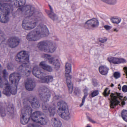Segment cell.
Returning a JSON list of instances; mask_svg holds the SVG:
<instances>
[{
  "label": "cell",
  "mask_w": 127,
  "mask_h": 127,
  "mask_svg": "<svg viewBox=\"0 0 127 127\" xmlns=\"http://www.w3.org/2000/svg\"><path fill=\"white\" fill-rule=\"evenodd\" d=\"M121 18L119 17H114L111 18V22L115 24H119L121 22Z\"/></svg>",
  "instance_id": "obj_28"
},
{
  "label": "cell",
  "mask_w": 127,
  "mask_h": 127,
  "mask_svg": "<svg viewBox=\"0 0 127 127\" xmlns=\"http://www.w3.org/2000/svg\"><path fill=\"white\" fill-rule=\"evenodd\" d=\"M1 70H2V67H1V65L0 64V73L1 72Z\"/></svg>",
  "instance_id": "obj_45"
},
{
  "label": "cell",
  "mask_w": 127,
  "mask_h": 127,
  "mask_svg": "<svg viewBox=\"0 0 127 127\" xmlns=\"http://www.w3.org/2000/svg\"><path fill=\"white\" fill-rule=\"evenodd\" d=\"M71 65L70 63L67 62L65 65V74H69L71 72Z\"/></svg>",
  "instance_id": "obj_27"
},
{
  "label": "cell",
  "mask_w": 127,
  "mask_h": 127,
  "mask_svg": "<svg viewBox=\"0 0 127 127\" xmlns=\"http://www.w3.org/2000/svg\"><path fill=\"white\" fill-rule=\"evenodd\" d=\"M15 60L19 64H28L29 62V56L27 52L21 51L16 55Z\"/></svg>",
  "instance_id": "obj_11"
},
{
  "label": "cell",
  "mask_w": 127,
  "mask_h": 127,
  "mask_svg": "<svg viewBox=\"0 0 127 127\" xmlns=\"http://www.w3.org/2000/svg\"><path fill=\"white\" fill-rule=\"evenodd\" d=\"M85 95L84 96V98H83V99H82V102L81 104V106L83 105L84 104V102L85 99V98H86V96H87V91L85 92Z\"/></svg>",
  "instance_id": "obj_37"
},
{
  "label": "cell",
  "mask_w": 127,
  "mask_h": 127,
  "mask_svg": "<svg viewBox=\"0 0 127 127\" xmlns=\"http://www.w3.org/2000/svg\"><path fill=\"white\" fill-rule=\"evenodd\" d=\"M57 113L62 118L65 120H68L70 118L69 108L66 103L64 101L58 102L56 107Z\"/></svg>",
  "instance_id": "obj_3"
},
{
  "label": "cell",
  "mask_w": 127,
  "mask_h": 127,
  "mask_svg": "<svg viewBox=\"0 0 127 127\" xmlns=\"http://www.w3.org/2000/svg\"><path fill=\"white\" fill-rule=\"evenodd\" d=\"M3 76L4 77H6V76H7V72H6V71L5 70H4L3 72Z\"/></svg>",
  "instance_id": "obj_42"
},
{
  "label": "cell",
  "mask_w": 127,
  "mask_h": 127,
  "mask_svg": "<svg viewBox=\"0 0 127 127\" xmlns=\"http://www.w3.org/2000/svg\"><path fill=\"white\" fill-rule=\"evenodd\" d=\"M41 82V83H48L52 82L53 81V78L51 76H44L40 79Z\"/></svg>",
  "instance_id": "obj_23"
},
{
  "label": "cell",
  "mask_w": 127,
  "mask_h": 127,
  "mask_svg": "<svg viewBox=\"0 0 127 127\" xmlns=\"http://www.w3.org/2000/svg\"><path fill=\"white\" fill-rule=\"evenodd\" d=\"M40 66L44 70L49 72H52L53 69L52 67L49 65L47 64L46 63L44 62H41L40 64Z\"/></svg>",
  "instance_id": "obj_22"
},
{
  "label": "cell",
  "mask_w": 127,
  "mask_h": 127,
  "mask_svg": "<svg viewBox=\"0 0 127 127\" xmlns=\"http://www.w3.org/2000/svg\"><path fill=\"white\" fill-rule=\"evenodd\" d=\"M34 8L31 6H22L18 9L16 12V15L20 17H26L31 16L34 12Z\"/></svg>",
  "instance_id": "obj_7"
},
{
  "label": "cell",
  "mask_w": 127,
  "mask_h": 127,
  "mask_svg": "<svg viewBox=\"0 0 127 127\" xmlns=\"http://www.w3.org/2000/svg\"><path fill=\"white\" fill-rule=\"evenodd\" d=\"M99 41L101 43H105V42L107 41V38H101V39H99Z\"/></svg>",
  "instance_id": "obj_38"
},
{
  "label": "cell",
  "mask_w": 127,
  "mask_h": 127,
  "mask_svg": "<svg viewBox=\"0 0 127 127\" xmlns=\"http://www.w3.org/2000/svg\"><path fill=\"white\" fill-rule=\"evenodd\" d=\"M20 43V40L17 37H13L10 38L8 40L7 43L9 47L14 48L17 46Z\"/></svg>",
  "instance_id": "obj_15"
},
{
  "label": "cell",
  "mask_w": 127,
  "mask_h": 127,
  "mask_svg": "<svg viewBox=\"0 0 127 127\" xmlns=\"http://www.w3.org/2000/svg\"><path fill=\"white\" fill-rule=\"evenodd\" d=\"M37 47L41 51L48 53L54 52L57 48L56 44L51 41H41L38 43Z\"/></svg>",
  "instance_id": "obj_4"
},
{
  "label": "cell",
  "mask_w": 127,
  "mask_h": 127,
  "mask_svg": "<svg viewBox=\"0 0 127 127\" xmlns=\"http://www.w3.org/2000/svg\"><path fill=\"white\" fill-rule=\"evenodd\" d=\"M30 104L32 108L34 109H37L39 108L40 104L38 99L37 98L34 97L30 101Z\"/></svg>",
  "instance_id": "obj_21"
},
{
  "label": "cell",
  "mask_w": 127,
  "mask_h": 127,
  "mask_svg": "<svg viewBox=\"0 0 127 127\" xmlns=\"http://www.w3.org/2000/svg\"><path fill=\"white\" fill-rule=\"evenodd\" d=\"M10 1L11 5L15 8L22 7L26 3V0H10Z\"/></svg>",
  "instance_id": "obj_18"
},
{
  "label": "cell",
  "mask_w": 127,
  "mask_h": 127,
  "mask_svg": "<svg viewBox=\"0 0 127 127\" xmlns=\"http://www.w3.org/2000/svg\"><path fill=\"white\" fill-rule=\"evenodd\" d=\"M108 69L105 66H100L99 68V73L102 75H106L108 72Z\"/></svg>",
  "instance_id": "obj_25"
},
{
  "label": "cell",
  "mask_w": 127,
  "mask_h": 127,
  "mask_svg": "<svg viewBox=\"0 0 127 127\" xmlns=\"http://www.w3.org/2000/svg\"><path fill=\"white\" fill-rule=\"evenodd\" d=\"M35 85L36 84L35 81L32 79L29 78L26 81L25 87L27 90L32 91L34 90Z\"/></svg>",
  "instance_id": "obj_16"
},
{
  "label": "cell",
  "mask_w": 127,
  "mask_h": 127,
  "mask_svg": "<svg viewBox=\"0 0 127 127\" xmlns=\"http://www.w3.org/2000/svg\"><path fill=\"white\" fill-rule=\"evenodd\" d=\"M108 60L112 64H123V63L126 62V61L124 59L115 58V57H109L108 58Z\"/></svg>",
  "instance_id": "obj_19"
},
{
  "label": "cell",
  "mask_w": 127,
  "mask_h": 127,
  "mask_svg": "<svg viewBox=\"0 0 127 127\" xmlns=\"http://www.w3.org/2000/svg\"><path fill=\"white\" fill-rule=\"evenodd\" d=\"M122 117L125 122L127 121V111L126 110H123L122 111Z\"/></svg>",
  "instance_id": "obj_33"
},
{
  "label": "cell",
  "mask_w": 127,
  "mask_h": 127,
  "mask_svg": "<svg viewBox=\"0 0 127 127\" xmlns=\"http://www.w3.org/2000/svg\"><path fill=\"white\" fill-rule=\"evenodd\" d=\"M49 34V32L46 26L39 25L28 34L27 36V39L29 41H36L41 38L47 37Z\"/></svg>",
  "instance_id": "obj_1"
},
{
  "label": "cell",
  "mask_w": 127,
  "mask_h": 127,
  "mask_svg": "<svg viewBox=\"0 0 127 127\" xmlns=\"http://www.w3.org/2000/svg\"><path fill=\"white\" fill-rule=\"evenodd\" d=\"M37 23V19L32 15L25 18L22 23V27L26 30H32L35 27Z\"/></svg>",
  "instance_id": "obj_6"
},
{
  "label": "cell",
  "mask_w": 127,
  "mask_h": 127,
  "mask_svg": "<svg viewBox=\"0 0 127 127\" xmlns=\"http://www.w3.org/2000/svg\"><path fill=\"white\" fill-rule=\"evenodd\" d=\"M52 125L54 127H61L62 123L60 120L58 118H54L52 120Z\"/></svg>",
  "instance_id": "obj_24"
},
{
  "label": "cell",
  "mask_w": 127,
  "mask_h": 127,
  "mask_svg": "<svg viewBox=\"0 0 127 127\" xmlns=\"http://www.w3.org/2000/svg\"><path fill=\"white\" fill-rule=\"evenodd\" d=\"M38 94L41 100L44 102L49 101L51 97V93L49 90L45 86H41L38 89Z\"/></svg>",
  "instance_id": "obj_9"
},
{
  "label": "cell",
  "mask_w": 127,
  "mask_h": 127,
  "mask_svg": "<svg viewBox=\"0 0 127 127\" xmlns=\"http://www.w3.org/2000/svg\"><path fill=\"white\" fill-rule=\"evenodd\" d=\"M31 68L30 65L28 64H23L18 69V73L22 76H26L29 75L31 73Z\"/></svg>",
  "instance_id": "obj_12"
},
{
  "label": "cell",
  "mask_w": 127,
  "mask_h": 127,
  "mask_svg": "<svg viewBox=\"0 0 127 127\" xmlns=\"http://www.w3.org/2000/svg\"><path fill=\"white\" fill-rule=\"evenodd\" d=\"M32 119L35 122L42 125L47 124V119L46 115L40 111H35L32 116Z\"/></svg>",
  "instance_id": "obj_10"
},
{
  "label": "cell",
  "mask_w": 127,
  "mask_h": 127,
  "mask_svg": "<svg viewBox=\"0 0 127 127\" xmlns=\"http://www.w3.org/2000/svg\"><path fill=\"white\" fill-rule=\"evenodd\" d=\"M7 111L11 115H13L14 113V108L12 104H9L7 106Z\"/></svg>",
  "instance_id": "obj_30"
},
{
  "label": "cell",
  "mask_w": 127,
  "mask_h": 127,
  "mask_svg": "<svg viewBox=\"0 0 127 127\" xmlns=\"http://www.w3.org/2000/svg\"><path fill=\"white\" fill-rule=\"evenodd\" d=\"M3 93L5 95L7 96H9L10 95V94H11V92H10V87H9V84H6Z\"/></svg>",
  "instance_id": "obj_26"
},
{
  "label": "cell",
  "mask_w": 127,
  "mask_h": 127,
  "mask_svg": "<svg viewBox=\"0 0 127 127\" xmlns=\"http://www.w3.org/2000/svg\"><path fill=\"white\" fill-rule=\"evenodd\" d=\"M21 76L18 73H14L9 76V84L11 94L15 95L17 93L18 85Z\"/></svg>",
  "instance_id": "obj_5"
},
{
  "label": "cell",
  "mask_w": 127,
  "mask_h": 127,
  "mask_svg": "<svg viewBox=\"0 0 127 127\" xmlns=\"http://www.w3.org/2000/svg\"><path fill=\"white\" fill-rule=\"evenodd\" d=\"M48 111L50 116H53L55 112V107H50L47 108Z\"/></svg>",
  "instance_id": "obj_32"
},
{
  "label": "cell",
  "mask_w": 127,
  "mask_h": 127,
  "mask_svg": "<svg viewBox=\"0 0 127 127\" xmlns=\"http://www.w3.org/2000/svg\"><path fill=\"white\" fill-rule=\"evenodd\" d=\"M99 22L96 18H93L88 21L85 24L84 27L88 29H93L98 27Z\"/></svg>",
  "instance_id": "obj_14"
},
{
  "label": "cell",
  "mask_w": 127,
  "mask_h": 127,
  "mask_svg": "<svg viewBox=\"0 0 127 127\" xmlns=\"http://www.w3.org/2000/svg\"><path fill=\"white\" fill-rule=\"evenodd\" d=\"M1 96V94H0V96Z\"/></svg>",
  "instance_id": "obj_46"
},
{
  "label": "cell",
  "mask_w": 127,
  "mask_h": 127,
  "mask_svg": "<svg viewBox=\"0 0 127 127\" xmlns=\"http://www.w3.org/2000/svg\"><path fill=\"white\" fill-rule=\"evenodd\" d=\"M33 75L38 78L41 79L44 76V72L38 67L36 66L33 68L32 70Z\"/></svg>",
  "instance_id": "obj_17"
},
{
  "label": "cell",
  "mask_w": 127,
  "mask_h": 127,
  "mask_svg": "<svg viewBox=\"0 0 127 127\" xmlns=\"http://www.w3.org/2000/svg\"><path fill=\"white\" fill-rule=\"evenodd\" d=\"M102 2L110 5H114L116 3L117 0H101Z\"/></svg>",
  "instance_id": "obj_29"
},
{
  "label": "cell",
  "mask_w": 127,
  "mask_h": 127,
  "mask_svg": "<svg viewBox=\"0 0 127 127\" xmlns=\"http://www.w3.org/2000/svg\"><path fill=\"white\" fill-rule=\"evenodd\" d=\"M104 27L105 29L107 30H110L111 29V28H112L111 27L109 26H105Z\"/></svg>",
  "instance_id": "obj_40"
},
{
  "label": "cell",
  "mask_w": 127,
  "mask_h": 127,
  "mask_svg": "<svg viewBox=\"0 0 127 127\" xmlns=\"http://www.w3.org/2000/svg\"><path fill=\"white\" fill-rule=\"evenodd\" d=\"M11 12V8L10 5L0 2V22L3 23H8Z\"/></svg>",
  "instance_id": "obj_2"
},
{
  "label": "cell",
  "mask_w": 127,
  "mask_h": 127,
  "mask_svg": "<svg viewBox=\"0 0 127 127\" xmlns=\"http://www.w3.org/2000/svg\"><path fill=\"white\" fill-rule=\"evenodd\" d=\"M6 39V36L5 34L0 30V44L3 43Z\"/></svg>",
  "instance_id": "obj_31"
},
{
  "label": "cell",
  "mask_w": 127,
  "mask_h": 127,
  "mask_svg": "<svg viewBox=\"0 0 127 127\" xmlns=\"http://www.w3.org/2000/svg\"><path fill=\"white\" fill-rule=\"evenodd\" d=\"M32 113V109L29 106H25L23 108L20 116L21 123L22 125H26L29 122Z\"/></svg>",
  "instance_id": "obj_8"
},
{
  "label": "cell",
  "mask_w": 127,
  "mask_h": 127,
  "mask_svg": "<svg viewBox=\"0 0 127 127\" xmlns=\"http://www.w3.org/2000/svg\"><path fill=\"white\" fill-rule=\"evenodd\" d=\"M114 78H116L117 79L119 78L120 77V74L119 72H115L114 74Z\"/></svg>",
  "instance_id": "obj_35"
},
{
  "label": "cell",
  "mask_w": 127,
  "mask_h": 127,
  "mask_svg": "<svg viewBox=\"0 0 127 127\" xmlns=\"http://www.w3.org/2000/svg\"><path fill=\"white\" fill-rule=\"evenodd\" d=\"M43 57L50 64L53 65L55 69L56 70L59 69L61 64L59 61L58 59L55 58L50 55H47V54H44L43 55Z\"/></svg>",
  "instance_id": "obj_13"
},
{
  "label": "cell",
  "mask_w": 127,
  "mask_h": 127,
  "mask_svg": "<svg viewBox=\"0 0 127 127\" xmlns=\"http://www.w3.org/2000/svg\"><path fill=\"white\" fill-rule=\"evenodd\" d=\"M0 114L2 116H5L6 114L5 110V108L4 107H2L1 105H0Z\"/></svg>",
  "instance_id": "obj_34"
},
{
  "label": "cell",
  "mask_w": 127,
  "mask_h": 127,
  "mask_svg": "<svg viewBox=\"0 0 127 127\" xmlns=\"http://www.w3.org/2000/svg\"><path fill=\"white\" fill-rule=\"evenodd\" d=\"M2 84V79L1 77L0 76V86H1Z\"/></svg>",
  "instance_id": "obj_43"
},
{
  "label": "cell",
  "mask_w": 127,
  "mask_h": 127,
  "mask_svg": "<svg viewBox=\"0 0 127 127\" xmlns=\"http://www.w3.org/2000/svg\"><path fill=\"white\" fill-rule=\"evenodd\" d=\"M66 77V82L68 90L70 93H71L73 91V85L71 81L70 76L69 74H65Z\"/></svg>",
  "instance_id": "obj_20"
},
{
  "label": "cell",
  "mask_w": 127,
  "mask_h": 127,
  "mask_svg": "<svg viewBox=\"0 0 127 127\" xmlns=\"http://www.w3.org/2000/svg\"><path fill=\"white\" fill-rule=\"evenodd\" d=\"M1 0L2 2H8V1H10V0Z\"/></svg>",
  "instance_id": "obj_44"
},
{
  "label": "cell",
  "mask_w": 127,
  "mask_h": 127,
  "mask_svg": "<svg viewBox=\"0 0 127 127\" xmlns=\"http://www.w3.org/2000/svg\"><path fill=\"white\" fill-rule=\"evenodd\" d=\"M28 126H29V127H37V126H39L35 125V124H32L29 125Z\"/></svg>",
  "instance_id": "obj_41"
},
{
  "label": "cell",
  "mask_w": 127,
  "mask_h": 127,
  "mask_svg": "<svg viewBox=\"0 0 127 127\" xmlns=\"http://www.w3.org/2000/svg\"><path fill=\"white\" fill-rule=\"evenodd\" d=\"M98 91L97 90L94 91L93 93H92L91 94V96L92 97H94V96H96V95L98 94Z\"/></svg>",
  "instance_id": "obj_36"
},
{
  "label": "cell",
  "mask_w": 127,
  "mask_h": 127,
  "mask_svg": "<svg viewBox=\"0 0 127 127\" xmlns=\"http://www.w3.org/2000/svg\"><path fill=\"white\" fill-rule=\"evenodd\" d=\"M122 91L124 93H126L127 91V87L126 85H124L122 88Z\"/></svg>",
  "instance_id": "obj_39"
}]
</instances>
